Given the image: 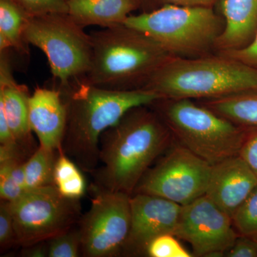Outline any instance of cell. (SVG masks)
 Wrapping results in <instances>:
<instances>
[{"instance_id":"cell-17","label":"cell","mask_w":257,"mask_h":257,"mask_svg":"<svg viewBox=\"0 0 257 257\" xmlns=\"http://www.w3.org/2000/svg\"><path fill=\"white\" fill-rule=\"evenodd\" d=\"M68 15L81 26L112 28L123 25L140 0H65Z\"/></svg>"},{"instance_id":"cell-11","label":"cell","mask_w":257,"mask_h":257,"mask_svg":"<svg viewBox=\"0 0 257 257\" xmlns=\"http://www.w3.org/2000/svg\"><path fill=\"white\" fill-rule=\"evenodd\" d=\"M174 235L192 246L195 256H223L239 236L232 218L204 195L182 206Z\"/></svg>"},{"instance_id":"cell-24","label":"cell","mask_w":257,"mask_h":257,"mask_svg":"<svg viewBox=\"0 0 257 257\" xmlns=\"http://www.w3.org/2000/svg\"><path fill=\"white\" fill-rule=\"evenodd\" d=\"M177 236L172 234H164L154 238L145 248L144 256L150 257H192L179 242Z\"/></svg>"},{"instance_id":"cell-21","label":"cell","mask_w":257,"mask_h":257,"mask_svg":"<svg viewBox=\"0 0 257 257\" xmlns=\"http://www.w3.org/2000/svg\"><path fill=\"white\" fill-rule=\"evenodd\" d=\"M58 151L39 146L25 163V187L30 189L55 186L54 172Z\"/></svg>"},{"instance_id":"cell-14","label":"cell","mask_w":257,"mask_h":257,"mask_svg":"<svg viewBox=\"0 0 257 257\" xmlns=\"http://www.w3.org/2000/svg\"><path fill=\"white\" fill-rule=\"evenodd\" d=\"M0 52V109L4 111L17 144L30 157L37 149L30 122L29 101L31 94L26 86L19 84L13 77L9 50Z\"/></svg>"},{"instance_id":"cell-15","label":"cell","mask_w":257,"mask_h":257,"mask_svg":"<svg viewBox=\"0 0 257 257\" xmlns=\"http://www.w3.org/2000/svg\"><path fill=\"white\" fill-rule=\"evenodd\" d=\"M30 122L40 146L52 151L62 149L67 109L58 89L37 87L30 95Z\"/></svg>"},{"instance_id":"cell-19","label":"cell","mask_w":257,"mask_h":257,"mask_svg":"<svg viewBox=\"0 0 257 257\" xmlns=\"http://www.w3.org/2000/svg\"><path fill=\"white\" fill-rule=\"evenodd\" d=\"M29 16L12 0H0V51L28 54L24 32Z\"/></svg>"},{"instance_id":"cell-6","label":"cell","mask_w":257,"mask_h":257,"mask_svg":"<svg viewBox=\"0 0 257 257\" xmlns=\"http://www.w3.org/2000/svg\"><path fill=\"white\" fill-rule=\"evenodd\" d=\"M124 25L143 32L174 57H201L215 50L224 28V19L213 8L166 5L130 15Z\"/></svg>"},{"instance_id":"cell-3","label":"cell","mask_w":257,"mask_h":257,"mask_svg":"<svg viewBox=\"0 0 257 257\" xmlns=\"http://www.w3.org/2000/svg\"><path fill=\"white\" fill-rule=\"evenodd\" d=\"M92 57L82 78L116 91L142 89L174 56L143 32L124 24L90 34Z\"/></svg>"},{"instance_id":"cell-22","label":"cell","mask_w":257,"mask_h":257,"mask_svg":"<svg viewBox=\"0 0 257 257\" xmlns=\"http://www.w3.org/2000/svg\"><path fill=\"white\" fill-rule=\"evenodd\" d=\"M48 257L82 256V238L78 225L47 240Z\"/></svg>"},{"instance_id":"cell-25","label":"cell","mask_w":257,"mask_h":257,"mask_svg":"<svg viewBox=\"0 0 257 257\" xmlns=\"http://www.w3.org/2000/svg\"><path fill=\"white\" fill-rule=\"evenodd\" d=\"M29 17L63 13L68 14L65 0H12Z\"/></svg>"},{"instance_id":"cell-7","label":"cell","mask_w":257,"mask_h":257,"mask_svg":"<svg viewBox=\"0 0 257 257\" xmlns=\"http://www.w3.org/2000/svg\"><path fill=\"white\" fill-rule=\"evenodd\" d=\"M24 40L45 54L58 88L84 77L90 67L92 37L68 14L29 17Z\"/></svg>"},{"instance_id":"cell-12","label":"cell","mask_w":257,"mask_h":257,"mask_svg":"<svg viewBox=\"0 0 257 257\" xmlns=\"http://www.w3.org/2000/svg\"><path fill=\"white\" fill-rule=\"evenodd\" d=\"M131 228L121 256H144L151 240L164 234H174L182 206L151 194L131 195Z\"/></svg>"},{"instance_id":"cell-5","label":"cell","mask_w":257,"mask_h":257,"mask_svg":"<svg viewBox=\"0 0 257 257\" xmlns=\"http://www.w3.org/2000/svg\"><path fill=\"white\" fill-rule=\"evenodd\" d=\"M149 106L179 144L211 165L239 155L254 128L238 126L193 99L162 98Z\"/></svg>"},{"instance_id":"cell-29","label":"cell","mask_w":257,"mask_h":257,"mask_svg":"<svg viewBox=\"0 0 257 257\" xmlns=\"http://www.w3.org/2000/svg\"><path fill=\"white\" fill-rule=\"evenodd\" d=\"M240 156L257 177V128H254L243 144Z\"/></svg>"},{"instance_id":"cell-1","label":"cell","mask_w":257,"mask_h":257,"mask_svg":"<svg viewBox=\"0 0 257 257\" xmlns=\"http://www.w3.org/2000/svg\"><path fill=\"white\" fill-rule=\"evenodd\" d=\"M173 135L149 105L137 106L101 135L94 184L133 195L154 162L173 145Z\"/></svg>"},{"instance_id":"cell-20","label":"cell","mask_w":257,"mask_h":257,"mask_svg":"<svg viewBox=\"0 0 257 257\" xmlns=\"http://www.w3.org/2000/svg\"><path fill=\"white\" fill-rule=\"evenodd\" d=\"M54 184L63 197L79 200L85 194L87 184L79 166L59 150L54 172Z\"/></svg>"},{"instance_id":"cell-26","label":"cell","mask_w":257,"mask_h":257,"mask_svg":"<svg viewBox=\"0 0 257 257\" xmlns=\"http://www.w3.org/2000/svg\"><path fill=\"white\" fill-rule=\"evenodd\" d=\"M17 243L14 221L12 214L11 204L8 201L0 203V248L5 251Z\"/></svg>"},{"instance_id":"cell-13","label":"cell","mask_w":257,"mask_h":257,"mask_svg":"<svg viewBox=\"0 0 257 257\" xmlns=\"http://www.w3.org/2000/svg\"><path fill=\"white\" fill-rule=\"evenodd\" d=\"M256 187V175L237 155L212 165L205 195L233 218Z\"/></svg>"},{"instance_id":"cell-27","label":"cell","mask_w":257,"mask_h":257,"mask_svg":"<svg viewBox=\"0 0 257 257\" xmlns=\"http://www.w3.org/2000/svg\"><path fill=\"white\" fill-rule=\"evenodd\" d=\"M228 257H257V241L248 236L239 235L234 244L225 253Z\"/></svg>"},{"instance_id":"cell-31","label":"cell","mask_w":257,"mask_h":257,"mask_svg":"<svg viewBox=\"0 0 257 257\" xmlns=\"http://www.w3.org/2000/svg\"><path fill=\"white\" fill-rule=\"evenodd\" d=\"M21 255L27 257H46L48 256V248L46 241H42L23 247Z\"/></svg>"},{"instance_id":"cell-10","label":"cell","mask_w":257,"mask_h":257,"mask_svg":"<svg viewBox=\"0 0 257 257\" xmlns=\"http://www.w3.org/2000/svg\"><path fill=\"white\" fill-rule=\"evenodd\" d=\"M211 170L212 165L178 143L149 169L133 194L158 196L186 205L205 195Z\"/></svg>"},{"instance_id":"cell-16","label":"cell","mask_w":257,"mask_h":257,"mask_svg":"<svg viewBox=\"0 0 257 257\" xmlns=\"http://www.w3.org/2000/svg\"><path fill=\"white\" fill-rule=\"evenodd\" d=\"M224 28L216 40L218 52L246 47L257 32V0H220Z\"/></svg>"},{"instance_id":"cell-23","label":"cell","mask_w":257,"mask_h":257,"mask_svg":"<svg viewBox=\"0 0 257 257\" xmlns=\"http://www.w3.org/2000/svg\"><path fill=\"white\" fill-rule=\"evenodd\" d=\"M232 221L238 234L257 241V187L235 213Z\"/></svg>"},{"instance_id":"cell-2","label":"cell","mask_w":257,"mask_h":257,"mask_svg":"<svg viewBox=\"0 0 257 257\" xmlns=\"http://www.w3.org/2000/svg\"><path fill=\"white\" fill-rule=\"evenodd\" d=\"M60 91L67 109L62 150L83 171L92 174L99 163L101 135L137 106L162 96L146 89L116 91L92 85L81 78Z\"/></svg>"},{"instance_id":"cell-4","label":"cell","mask_w":257,"mask_h":257,"mask_svg":"<svg viewBox=\"0 0 257 257\" xmlns=\"http://www.w3.org/2000/svg\"><path fill=\"white\" fill-rule=\"evenodd\" d=\"M143 89L165 99H215L257 91V68L222 54L172 57Z\"/></svg>"},{"instance_id":"cell-8","label":"cell","mask_w":257,"mask_h":257,"mask_svg":"<svg viewBox=\"0 0 257 257\" xmlns=\"http://www.w3.org/2000/svg\"><path fill=\"white\" fill-rule=\"evenodd\" d=\"M10 204L17 244L22 247L62 234L82 216L79 200L63 197L55 186L27 190Z\"/></svg>"},{"instance_id":"cell-32","label":"cell","mask_w":257,"mask_h":257,"mask_svg":"<svg viewBox=\"0 0 257 257\" xmlns=\"http://www.w3.org/2000/svg\"><path fill=\"white\" fill-rule=\"evenodd\" d=\"M152 0H140L142 3V7H146L147 4L151 3Z\"/></svg>"},{"instance_id":"cell-30","label":"cell","mask_w":257,"mask_h":257,"mask_svg":"<svg viewBox=\"0 0 257 257\" xmlns=\"http://www.w3.org/2000/svg\"><path fill=\"white\" fill-rule=\"evenodd\" d=\"M219 0H152L151 3L160 5H176L191 8H213Z\"/></svg>"},{"instance_id":"cell-28","label":"cell","mask_w":257,"mask_h":257,"mask_svg":"<svg viewBox=\"0 0 257 257\" xmlns=\"http://www.w3.org/2000/svg\"><path fill=\"white\" fill-rule=\"evenodd\" d=\"M239 60L248 66L257 68V32L252 41L246 47L239 50L218 52Z\"/></svg>"},{"instance_id":"cell-18","label":"cell","mask_w":257,"mask_h":257,"mask_svg":"<svg viewBox=\"0 0 257 257\" xmlns=\"http://www.w3.org/2000/svg\"><path fill=\"white\" fill-rule=\"evenodd\" d=\"M200 104L238 126L257 128V91L202 99Z\"/></svg>"},{"instance_id":"cell-9","label":"cell","mask_w":257,"mask_h":257,"mask_svg":"<svg viewBox=\"0 0 257 257\" xmlns=\"http://www.w3.org/2000/svg\"><path fill=\"white\" fill-rule=\"evenodd\" d=\"M89 191L90 209L77 224L82 238V256H121L131 228V195L95 184Z\"/></svg>"}]
</instances>
